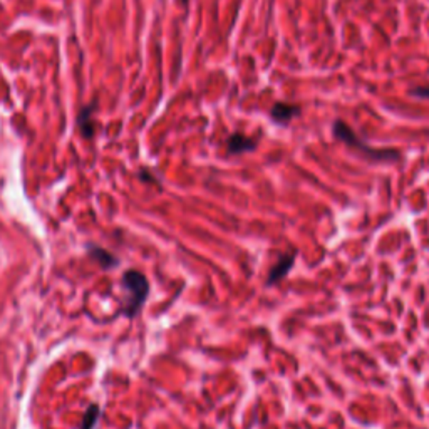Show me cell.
I'll list each match as a JSON object with an SVG mask.
<instances>
[{
  "label": "cell",
  "instance_id": "obj_5",
  "mask_svg": "<svg viewBox=\"0 0 429 429\" xmlns=\"http://www.w3.org/2000/svg\"><path fill=\"white\" fill-rule=\"evenodd\" d=\"M293 262H295V250L291 252V254H285L284 257L278 258V262L272 267V269H270L269 278H267V285L278 284L282 278L287 275L289 270L292 269Z\"/></svg>",
  "mask_w": 429,
  "mask_h": 429
},
{
  "label": "cell",
  "instance_id": "obj_8",
  "mask_svg": "<svg viewBox=\"0 0 429 429\" xmlns=\"http://www.w3.org/2000/svg\"><path fill=\"white\" fill-rule=\"evenodd\" d=\"M409 96L411 97H417V99H424L429 101V84L426 86H417V88L409 89Z\"/></svg>",
  "mask_w": 429,
  "mask_h": 429
},
{
  "label": "cell",
  "instance_id": "obj_2",
  "mask_svg": "<svg viewBox=\"0 0 429 429\" xmlns=\"http://www.w3.org/2000/svg\"><path fill=\"white\" fill-rule=\"evenodd\" d=\"M123 287L127 293V302L124 307V314L127 317H134L139 308L145 304L149 293V284L146 277L136 270H127L123 277Z\"/></svg>",
  "mask_w": 429,
  "mask_h": 429
},
{
  "label": "cell",
  "instance_id": "obj_7",
  "mask_svg": "<svg viewBox=\"0 0 429 429\" xmlns=\"http://www.w3.org/2000/svg\"><path fill=\"white\" fill-rule=\"evenodd\" d=\"M97 414H99V409H97V406H91V408H89V411L86 413L84 424H82L81 429H93L94 424H96Z\"/></svg>",
  "mask_w": 429,
  "mask_h": 429
},
{
  "label": "cell",
  "instance_id": "obj_4",
  "mask_svg": "<svg viewBox=\"0 0 429 429\" xmlns=\"http://www.w3.org/2000/svg\"><path fill=\"white\" fill-rule=\"evenodd\" d=\"M257 149V139L245 136L242 133H233L227 139V151L228 154H243L252 153Z\"/></svg>",
  "mask_w": 429,
  "mask_h": 429
},
{
  "label": "cell",
  "instance_id": "obj_9",
  "mask_svg": "<svg viewBox=\"0 0 429 429\" xmlns=\"http://www.w3.org/2000/svg\"><path fill=\"white\" fill-rule=\"evenodd\" d=\"M180 2H182V3H186V2H188V0H180Z\"/></svg>",
  "mask_w": 429,
  "mask_h": 429
},
{
  "label": "cell",
  "instance_id": "obj_3",
  "mask_svg": "<svg viewBox=\"0 0 429 429\" xmlns=\"http://www.w3.org/2000/svg\"><path fill=\"white\" fill-rule=\"evenodd\" d=\"M302 109L299 104H291V103H282L278 101L270 109V119L278 126H287L291 124L292 119H295L297 116H300Z\"/></svg>",
  "mask_w": 429,
  "mask_h": 429
},
{
  "label": "cell",
  "instance_id": "obj_6",
  "mask_svg": "<svg viewBox=\"0 0 429 429\" xmlns=\"http://www.w3.org/2000/svg\"><path fill=\"white\" fill-rule=\"evenodd\" d=\"M89 114H91V109H86V111L81 114V118H79V126L82 127V133H84V136H88V138L93 134V124H91V118H89Z\"/></svg>",
  "mask_w": 429,
  "mask_h": 429
},
{
  "label": "cell",
  "instance_id": "obj_1",
  "mask_svg": "<svg viewBox=\"0 0 429 429\" xmlns=\"http://www.w3.org/2000/svg\"><path fill=\"white\" fill-rule=\"evenodd\" d=\"M332 133L339 141L344 143L345 146L354 149L357 154H360L363 158L371 161H396L399 160V151L396 149H378V148H372L371 145L364 143L363 139L357 136L356 131L349 126L347 123L342 121V119H337L336 123L332 124Z\"/></svg>",
  "mask_w": 429,
  "mask_h": 429
}]
</instances>
